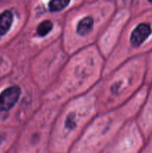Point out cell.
<instances>
[{
    "instance_id": "8992f818",
    "label": "cell",
    "mask_w": 152,
    "mask_h": 153,
    "mask_svg": "<svg viewBox=\"0 0 152 153\" xmlns=\"http://www.w3.org/2000/svg\"><path fill=\"white\" fill-rule=\"evenodd\" d=\"M53 28V22L51 20H44L39 24L37 28V33L40 37H45Z\"/></svg>"
},
{
    "instance_id": "6da1fadb",
    "label": "cell",
    "mask_w": 152,
    "mask_h": 153,
    "mask_svg": "<svg viewBox=\"0 0 152 153\" xmlns=\"http://www.w3.org/2000/svg\"><path fill=\"white\" fill-rule=\"evenodd\" d=\"M21 94V89L17 86L6 88L0 94V111H8L15 105Z\"/></svg>"
},
{
    "instance_id": "5b68a950",
    "label": "cell",
    "mask_w": 152,
    "mask_h": 153,
    "mask_svg": "<svg viewBox=\"0 0 152 153\" xmlns=\"http://www.w3.org/2000/svg\"><path fill=\"white\" fill-rule=\"evenodd\" d=\"M71 0H50L49 3V10L52 12L61 11L69 4Z\"/></svg>"
},
{
    "instance_id": "52a82bcc",
    "label": "cell",
    "mask_w": 152,
    "mask_h": 153,
    "mask_svg": "<svg viewBox=\"0 0 152 153\" xmlns=\"http://www.w3.org/2000/svg\"><path fill=\"white\" fill-rule=\"evenodd\" d=\"M74 117H69L68 118H67V121H66V126H69V128H72V127H74L75 126V122L74 121Z\"/></svg>"
},
{
    "instance_id": "30bf717a",
    "label": "cell",
    "mask_w": 152,
    "mask_h": 153,
    "mask_svg": "<svg viewBox=\"0 0 152 153\" xmlns=\"http://www.w3.org/2000/svg\"><path fill=\"white\" fill-rule=\"evenodd\" d=\"M0 1H1V0H0Z\"/></svg>"
},
{
    "instance_id": "3957f363",
    "label": "cell",
    "mask_w": 152,
    "mask_h": 153,
    "mask_svg": "<svg viewBox=\"0 0 152 153\" xmlns=\"http://www.w3.org/2000/svg\"><path fill=\"white\" fill-rule=\"evenodd\" d=\"M13 21V15L10 10H6L0 13V37L10 30Z\"/></svg>"
},
{
    "instance_id": "277c9868",
    "label": "cell",
    "mask_w": 152,
    "mask_h": 153,
    "mask_svg": "<svg viewBox=\"0 0 152 153\" xmlns=\"http://www.w3.org/2000/svg\"><path fill=\"white\" fill-rule=\"evenodd\" d=\"M94 25L93 18L92 16H86L80 19L77 25V33L79 35L85 36L92 30Z\"/></svg>"
},
{
    "instance_id": "7a4b0ae2",
    "label": "cell",
    "mask_w": 152,
    "mask_h": 153,
    "mask_svg": "<svg viewBox=\"0 0 152 153\" xmlns=\"http://www.w3.org/2000/svg\"><path fill=\"white\" fill-rule=\"evenodd\" d=\"M151 33L152 28L150 24L145 22L139 24L131 34L130 41L131 45L134 47H139L148 38Z\"/></svg>"
},
{
    "instance_id": "9c48e42d",
    "label": "cell",
    "mask_w": 152,
    "mask_h": 153,
    "mask_svg": "<svg viewBox=\"0 0 152 153\" xmlns=\"http://www.w3.org/2000/svg\"><path fill=\"white\" fill-rule=\"evenodd\" d=\"M0 143H1V141H0Z\"/></svg>"
},
{
    "instance_id": "ba28073f",
    "label": "cell",
    "mask_w": 152,
    "mask_h": 153,
    "mask_svg": "<svg viewBox=\"0 0 152 153\" xmlns=\"http://www.w3.org/2000/svg\"><path fill=\"white\" fill-rule=\"evenodd\" d=\"M149 1H150V2H151L152 3V0H148Z\"/></svg>"
}]
</instances>
